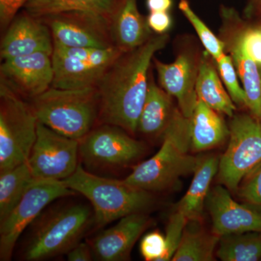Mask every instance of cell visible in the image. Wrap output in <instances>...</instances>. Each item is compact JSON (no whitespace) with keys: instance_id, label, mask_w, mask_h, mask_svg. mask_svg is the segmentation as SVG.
<instances>
[{"instance_id":"1","label":"cell","mask_w":261,"mask_h":261,"mask_svg":"<svg viewBox=\"0 0 261 261\" xmlns=\"http://www.w3.org/2000/svg\"><path fill=\"white\" fill-rule=\"evenodd\" d=\"M169 36L154 34L143 45L124 51L106 70L97 84L100 124L137 132L149 85V70L154 54L166 47Z\"/></svg>"},{"instance_id":"2","label":"cell","mask_w":261,"mask_h":261,"mask_svg":"<svg viewBox=\"0 0 261 261\" xmlns=\"http://www.w3.org/2000/svg\"><path fill=\"white\" fill-rule=\"evenodd\" d=\"M191 149V118L176 108L163 134L161 148L152 158L132 168L124 181L147 192L167 190L182 176L193 173L197 157Z\"/></svg>"},{"instance_id":"3","label":"cell","mask_w":261,"mask_h":261,"mask_svg":"<svg viewBox=\"0 0 261 261\" xmlns=\"http://www.w3.org/2000/svg\"><path fill=\"white\" fill-rule=\"evenodd\" d=\"M63 182L75 193L88 199L93 208L94 224L98 227L128 215L144 212L153 203L150 192L128 185L124 180L94 175L85 171L80 163L75 173Z\"/></svg>"},{"instance_id":"4","label":"cell","mask_w":261,"mask_h":261,"mask_svg":"<svg viewBox=\"0 0 261 261\" xmlns=\"http://www.w3.org/2000/svg\"><path fill=\"white\" fill-rule=\"evenodd\" d=\"M31 100L39 122L69 138L82 140L98 121L97 87L65 89L51 87Z\"/></svg>"},{"instance_id":"5","label":"cell","mask_w":261,"mask_h":261,"mask_svg":"<svg viewBox=\"0 0 261 261\" xmlns=\"http://www.w3.org/2000/svg\"><path fill=\"white\" fill-rule=\"evenodd\" d=\"M93 210L82 204L58 207L37 221L23 251L25 260H45L68 253L94 223Z\"/></svg>"},{"instance_id":"6","label":"cell","mask_w":261,"mask_h":261,"mask_svg":"<svg viewBox=\"0 0 261 261\" xmlns=\"http://www.w3.org/2000/svg\"><path fill=\"white\" fill-rule=\"evenodd\" d=\"M38 123L32 104L0 80V172L28 161Z\"/></svg>"},{"instance_id":"7","label":"cell","mask_w":261,"mask_h":261,"mask_svg":"<svg viewBox=\"0 0 261 261\" xmlns=\"http://www.w3.org/2000/svg\"><path fill=\"white\" fill-rule=\"evenodd\" d=\"M108 48H73L54 44L51 60L54 80L51 87L65 89L97 87L110 66L122 53Z\"/></svg>"},{"instance_id":"8","label":"cell","mask_w":261,"mask_h":261,"mask_svg":"<svg viewBox=\"0 0 261 261\" xmlns=\"http://www.w3.org/2000/svg\"><path fill=\"white\" fill-rule=\"evenodd\" d=\"M228 128L229 141L220 158L217 174L221 185L237 191L244 176L261 162V118L237 115Z\"/></svg>"},{"instance_id":"9","label":"cell","mask_w":261,"mask_h":261,"mask_svg":"<svg viewBox=\"0 0 261 261\" xmlns=\"http://www.w3.org/2000/svg\"><path fill=\"white\" fill-rule=\"evenodd\" d=\"M75 194L63 181L47 179L33 182L13 210L0 221V260H10L20 235L49 203Z\"/></svg>"},{"instance_id":"10","label":"cell","mask_w":261,"mask_h":261,"mask_svg":"<svg viewBox=\"0 0 261 261\" xmlns=\"http://www.w3.org/2000/svg\"><path fill=\"white\" fill-rule=\"evenodd\" d=\"M79 156L80 141L38 123L37 140L28 160L36 180L66 179L76 171Z\"/></svg>"},{"instance_id":"11","label":"cell","mask_w":261,"mask_h":261,"mask_svg":"<svg viewBox=\"0 0 261 261\" xmlns=\"http://www.w3.org/2000/svg\"><path fill=\"white\" fill-rule=\"evenodd\" d=\"M121 127L101 124L80 140V156L91 167L127 166L143 155L145 146Z\"/></svg>"},{"instance_id":"12","label":"cell","mask_w":261,"mask_h":261,"mask_svg":"<svg viewBox=\"0 0 261 261\" xmlns=\"http://www.w3.org/2000/svg\"><path fill=\"white\" fill-rule=\"evenodd\" d=\"M49 29L54 44L73 48L113 47L110 17L91 11L72 10L39 17Z\"/></svg>"},{"instance_id":"13","label":"cell","mask_w":261,"mask_h":261,"mask_svg":"<svg viewBox=\"0 0 261 261\" xmlns=\"http://www.w3.org/2000/svg\"><path fill=\"white\" fill-rule=\"evenodd\" d=\"M0 77L21 97L34 99L53 85L51 56L37 53L5 60L0 66Z\"/></svg>"},{"instance_id":"14","label":"cell","mask_w":261,"mask_h":261,"mask_svg":"<svg viewBox=\"0 0 261 261\" xmlns=\"http://www.w3.org/2000/svg\"><path fill=\"white\" fill-rule=\"evenodd\" d=\"M207 205L212 221V231L219 238L225 235L261 231V210L236 202L224 185L209 192Z\"/></svg>"},{"instance_id":"15","label":"cell","mask_w":261,"mask_h":261,"mask_svg":"<svg viewBox=\"0 0 261 261\" xmlns=\"http://www.w3.org/2000/svg\"><path fill=\"white\" fill-rule=\"evenodd\" d=\"M160 85L177 100L178 109L187 118H191L197 98L196 83L200 68V56L182 53L171 63L153 59Z\"/></svg>"},{"instance_id":"16","label":"cell","mask_w":261,"mask_h":261,"mask_svg":"<svg viewBox=\"0 0 261 261\" xmlns=\"http://www.w3.org/2000/svg\"><path fill=\"white\" fill-rule=\"evenodd\" d=\"M54 42L50 29L39 18L24 10L5 31L0 47L3 61L37 53L53 54Z\"/></svg>"},{"instance_id":"17","label":"cell","mask_w":261,"mask_h":261,"mask_svg":"<svg viewBox=\"0 0 261 261\" xmlns=\"http://www.w3.org/2000/svg\"><path fill=\"white\" fill-rule=\"evenodd\" d=\"M233 8L222 6V39L236 67L239 78L246 94L247 106L253 116L261 118V73L258 65L248 56L240 42Z\"/></svg>"},{"instance_id":"18","label":"cell","mask_w":261,"mask_h":261,"mask_svg":"<svg viewBox=\"0 0 261 261\" xmlns=\"http://www.w3.org/2000/svg\"><path fill=\"white\" fill-rule=\"evenodd\" d=\"M119 220L118 224L101 231L89 242L96 260H129L136 242L150 224L148 216L143 212L128 215Z\"/></svg>"},{"instance_id":"19","label":"cell","mask_w":261,"mask_h":261,"mask_svg":"<svg viewBox=\"0 0 261 261\" xmlns=\"http://www.w3.org/2000/svg\"><path fill=\"white\" fill-rule=\"evenodd\" d=\"M110 30L113 45L123 51L143 45L154 35L147 17L139 10L137 0H115L110 15Z\"/></svg>"},{"instance_id":"20","label":"cell","mask_w":261,"mask_h":261,"mask_svg":"<svg viewBox=\"0 0 261 261\" xmlns=\"http://www.w3.org/2000/svg\"><path fill=\"white\" fill-rule=\"evenodd\" d=\"M219 160L215 154L197 157L191 185L176 208L188 221L202 220L204 206L211 191V182L219 171Z\"/></svg>"},{"instance_id":"21","label":"cell","mask_w":261,"mask_h":261,"mask_svg":"<svg viewBox=\"0 0 261 261\" xmlns=\"http://www.w3.org/2000/svg\"><path fill=\"white\" fill-rule=\"evenodd\" d=\"M216 62L206 51L200 56V68L196 83L197 98L219 113L232 118L236 105L221 80Z\"/></svg>"},{"instance_id":"22","label":"cell","mask_w":261,"mask_h":261,"mask_svg":"<svg viewBox=\"0 0 261 261\" xmlns=\"http://www.w3.org/2000/svg\"><path fill=\"white\" fill-rule=\"evenodd\" d=\"M229 136L219 113L198 99L191 117V149L200 152L218 147Z\"/></svg>"},{"instance_id":"23","label":"cell","mask_w":261,"mask_h":261,"mask_svg":"<svg viewBox=\"0 0 261 261\" xmlns=\"http://www.w3.org/2000/svg\"><path fill=\"white\" fill-rule=\"evenodd\" d=\"M176 108L173 107V97L150 76L137 130L147 136L163 135Z\"/></svg>"},{"instance_id":"24","label":"cell","mask_w":261,"mask_h":261,"mask_svg":"<svg viewBox=\"0 0 261 261\" xmlns=\"http://www.w3.org/2000/svg\"><path fill=\"white\" fill-rule=\"evenodd\" d=\"M219 237L206 229L202 220L187 221L173 261H212Z\"/></svg>"},{"instance_id":"25","label":"cell","mask_w":261,"mask_h":261,"mask_svg":"<svg viewBox=\"0 0 261 261\" xmlns=\"http://www.w3.org/2000/svg\"><path fill=\"white\" fill-rule=\"evenodd\" d=\"M35 180L28 161L0 172V221L13 210Z\"/></svg>"},{"instance_id":"26","label":"cell","mask_w":261,"mask_h":261,"mask_svg":"<svg viewBox=\"0 0 261 261\" xmlns=\"http://www.w3.org/2000/svg\"><path fill=\"white\" fill-rule=\"evenodd\" d=\"M216 255L223 261L260 260L261 231H248L221 237Z\"/></svg>"},{"instance_id":"27","label":"cell","mask_w":261,"mask_h":261,"mask_svg":"<svg viewBox=\"0 0 261 261\" xmlns=\"http://www.w3.org/2000/svg\"><path fill=\"white\" fill-rule=\"evenodd\" d=\"M115 0H30L24 10L36 17L72 11H91L110 17Z\"/></svg>"},{"instance_id":"28","label":"cell","mask_w":261,"mask_h":261,"mask_svg":"<svg viewBox=\"0 0 261 261\" xmlns=\"http://www.w3.org/2000/svg\"><path fill=\"white\" fill-rule=\"evenodd\" d=\"M178 8L189 22L192 24L201 43L205 47V51L212 57L215 61L226 54L224 42L216 37L202 21V19L196 14L190 6L188 0H180Z\"/></svg>"},{"instance_id":"29","label":"cell","mask_w":261,"mask_h":261,"mask_svg":"<svg viewBox=\"0 0 261 261\" xmlns=\"http://www.w3.org/2000/svg\"><path fill=\"white\" fill-rule=\"evenodd\" d=\"M216 62L220 77L235 105L247 106L246 94L239 81L238 72L230 55H224Z\"/></svg>"},{"instance_id":"30","label":"cell","mask_w":261,"mask_h":261,"mask_svg":"<svg viewBox=\"0 0 261 261\" xmlns=\"http://www.w3.org/2000/svg\"><path fill=\"white\" fill-rule=\"evenodd\" d=\"M234 20L240 42L248 56L258 65L261 70V25L244 27L243 20L235 10Z\"/></svg>"},{"instance_id":"31","label":"cell","mask_w":261,"mask_h":261,"mask_svg":"<svg viewBox=\"0 0 261 261\" xmlns=\"http://www.w3.org/2000/svg\"><path fill=\"white\" fill-rule=\"evenodd\" d=\"M237 192L247 204L261 210V162L244 176Z\"/></svg>"},{"instance_id":"32","label":"cell","mask_w":261,"mask_h":261,"mask_svg":"<svg viewBox=\"0 0 261 261\" xmlns=\"http://www.w3.org/2000/svg\"><path fill=\"white\" fill-rule=\"evenodd\" d=\"M188 221L187 218L179 211H176L170 216L165 235L166 250L161 261L172 260L181 242L184 230Z\"/></svg>"},{"instance_id":"33","label":"cell","mask_w":261,"mask_h":261,"mask_svg":"<svg viewBox=\"0 0 261 261\" xmlns=\"http://www.w3.org/2000/svg\"><path fill=\"white\" fill-rule=\"evenodd\" d=\"M140 250L145 260L161 261L166 250V238L158 231L147 233L141 241Z\"/></svg>"},{"instance_id":"34","label":"cell","mask_w":261,"mask_h":261,"mask_svg":"<svg viewBox=\"0 0 261 261\" xmlns=\"http://www.w3.org/2000/svg\"><path fill=\"white\" fill-rule=\"evenodd\" d=\"M30 0H0V27L5 32L20 8Z\"/></svg>"},{"instance_id":"35","label":"cell","mask_w":261,"mask_h":261,"mask_svg":"<svg viewBox=\"0 0 261 261\" xmlns=\"http://www.w3.org/2000/svg\"><path fill=\"white\" fill-rule=\"evenodd\" d=\"M149 28L156 34H166L172 27L169 12H153L147 17Z\"/></svg>"},{"instance_id":"36","label":"cell","mask_w":261,"mask_h":261,"mask_svg":"<svg viewBox=\"0 0 261 261\" xmlns=\"http://www.w3.org/2000/svg\"><path fill=\"white\" fill-rule=\"evenodd\" d=\"M94 258L93 252L89 243L80 242L67 253V259L70 261H89Z\"/></svg>"},{"instance_id":"37","label":"cell","mask_w":261,"mask_h":261,"mask_svg":"<svg viewBox=\"0 0 261 261\" xmlns=\"http://www.w3.org/2000/svg\"><path fill=\"white\" fill-rule=\"evenodd\" d=\"M149 13L169 12L173 7V0H146Z\"/></svg>"},{"instance_id":"38","label":"cell","mask_w":261,"mask_h":261,"mask_svg":"<svg viewBox=\"0 0 261 261\" xmlns=\"http://www.w3.org/2000/svg\"><path fill=\"white\" fill-rule=\"evenodd\" d=\"M244 15L247 19L261 17V0H247Z\"/></svg>"},{"instance_id":"39","label":"cell","mask_w":261,"mask_h":261,"mask_svg":"<svg viewBox=\"0 0 261 261\" xmlns=\"http://www.w3.org/2000/svg\"><path fill=\"white\" fill-rule=\"evenodd\" d=\"M260 73H261V70H260Z\"/></svg>"}]
</instances>
